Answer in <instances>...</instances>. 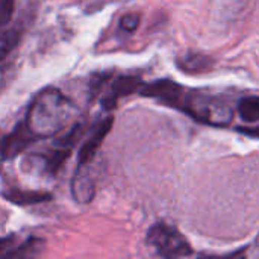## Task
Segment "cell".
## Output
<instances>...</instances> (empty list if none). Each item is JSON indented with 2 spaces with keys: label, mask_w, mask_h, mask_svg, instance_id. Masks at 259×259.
<instances>
[{
  "label": "cell",
  "mask_w": 259,
  "mask_h": 259,
  "mask_svg": "<svg viewBox=\"0 0 259 259\" xmlns=\"http://www.w3.org/2000/svg\"><path fill=\"white\" fill-rule=\"evenodd\" d=\"M147 243L164 259H182L193 253L188 240L167 223L153 225L147 232Z\"/></svg>",
  "instance_id": "obj_3"
},
{
  "label": "cell",
  "mask_w": 259,
  "mask_h": 259,
  "mask_svg": "<svg viewBox=\"0 0 259 259\" xmlns=\"http://www.w3.org/2000/svg\"><path fill=\"white\" fill-rule=\"evenodd\" d=\"M15 244V235H9L6 238H0V259L3 258Z\"/></svg>",
  "instance_id": "obj_15"
},
{
  "label": "cell",
  "mask_w": 259,
  "mask_h": 259,
  "mask_svg": "<svg viewBox=\"0 0 259 259\" xmlns=\"http://www.w3.org/2000/svg\"><path fill=\"white\" fill-rule=\"evenodd\" d=\"M238 114L246 123H256L259 120V99L258 96L244 97L238 103Z\"/></svg>",
  "instance_id": "obj_11"
},
{
  "label": "cell",
  "mask_w": 259,
  "mask_h": 259,
  "mask_svg": "<svg viewBox=\"0 0 259 259\" xmlns=\"http://www.w3.org/2000/svg\"><path fill=\"white\" fill-rule=\"evenodd\" d=\"M44 247V240L30 237L23 244L12 247L2 259H36Z\"/></svg>",
  "instance_id": "obj_10"
},
{
  "label": "cell",
  "mask_w": 259,
  "mask_h": 259,
  "mask_svg": "<svg viewBox=\"0 0 259 259\" xmlns=\"http://www.w3.org/2000/svg\"><path fill=\"white\" fill-rule=\"evenodd\" d=\"M214 65V59H211L206 55L202 53H196V52H188L185 55H182L181 58H178V67L190 74H200V73H206L212 68Z\"/></svg>",
  "instance_id": "obj_9"
},
{
  "label": "cell",
  "mask_w": 259,
  "mask_h": 259,
  "mask_svg": "<svg viewBox=\"0 0 259 259\" xmlns=\"http://www.w3.org/2000/svg\"><path fill=\"white\" fill-rule=\"evenodd\" d=\"M71 194L73 199L80 205L90 203L96 196V184L83 167H79V170L74 173L71 181Z\"/></svg>",
  "instance_id": "obj_7"
},
{
  "label": "cell",
  "mask_w": 259,
  "mask_h": 259,
  "mask_svg": "<svg viewBox=\"0 0 259 259\" xmlns=\"http://www.w3.org/2000/svg\"><path fill=\"white\" fill-rule=\"evenodd\" d=\"M138 24H140V15L137 12H129V14H124L121 18H120V27L121 30L124 32H135L138 29Z\"/></svg>",
  "instance_id": "obj_13"
},
{
  "label": "cell",
  "mask_w": 259,
  "mask_h": 259,
  "mask_svg": "<svg viewBox=\"0 0 259 259\" xmlns=\"http://www.w3.org/2000/svg\"><path fill=\"white\" fill-rule=\"evenodd\" d=\"M15 3L12 0H0V27L8 24L14 15Z\"/></svg>",
  "instance_id": "obj_14"
},
{
  "label": "cell",
  "mask_w": 259,
  "mask_h": 259,
  "mask_svg": "<svg viewBox=\"0 0 259 259\" xmlns=\"http://www.w3.org/2000/svg\"><path fill=\"white\" fill-rule=\"evenodd\" d=\"M35 141H36V138L27 131L24 121H21L12 129V132H9L2 140L0 156H2V159H8V161L14 159Z\"/></svg>",
  "instance_id": "obj_6"
},
{
  "label": "cell",
  "mask_w": 259,
  "mask_h": 259,
  "mask_svg": "<svg viewBox=\"0 0 259 259\" xmlns=\"http://www.w3.org/2000/svg\"><path fill=\"white\" fill-rule=\"evenodd\" d=\"M76 111V106L67 96L59 90L49 87L29 105L24 124L36 140L49 138L65 129Z\"/></svg>",
  "instance_id": "obj_1"
},
{
  "label": "cell",
  "mask_w": 259,
  "mask_h": 259,
  "mask_svg": "<svg viewBox=\"0 0 259 259\" xmlns=\"http://www.w3.org/2000/svg\"><path fill=\"white\" fill-rule=\"evenodd\" d=\"M170 106L184 111L187 115H190L199 123L215 127L228 126L234 118V109L231 103L222 96L203 91H190L184 87L181 88Z\"/></svg>",
  "instance_id": "obj_2"
},
{
  "label": "cell",
  "mask_w": 259,
  "mask_h": 259,
  "mask_svg": "<svg viewBox=\"0 0 259 259\" xmlns=\"http://www.w3.org/2000/svg\"><path fill=\"white\" fill-rule=\"evenodd\" d=\"M20 41V32L17 29L0 30V61L8 58V55L17 47Z\"/></svg>",
  "instance_id": "obj_12"
},
{
  "label": "cell",
  "mask_w": 259,
  "mask_h": 259,
  "mask_svg": "<svg viewBox=\"0 0 259 259\" xmlns=\"http://www.w3.org/2000/svg\"><path fill=\"white\" fill-rule=\"evenodd\" d=\"M2 197L8 200L9 203H14L17 206H30L38 205L52 200L50 193L44 191H24L20 188H8L2 191Z\"/></svg>",
  "instance_id": "obj_8"
},
{
  "label": "cell",
  "mask_w": 259,
  "mask_h": 259,
  "mask_svg": "<svg viewBox=\"0 0 259 259\" xmlns=\"http://www.w3.org/2000/svg\"><path fill=\"white\" fill-rule=\"evenodd\" d=\"M143 80L140 76H132V74H126V76H118L115 77L111 85H109V90L106 91L105 97L102 99V106L106 109V111H112L117 108L118 105V100L124 96H129V94H134L137 91L141 90L143 87Z\"/></svg>",
  "instance_id": "obj_5"
},
{
  "label": "cell",
  "mask_w": 259,
  "mask_h": 259,
  "mask_svg": "<svg viewBox=\"0 0 259 259\" xmlns=\"http://www.w3.org/2000/svg\"><path fill=\"white\" fill-rule=\"evenodd\" d=\"M202 259H246L243 253H232L228 256H202Z\"/></svg>",
  "instance_id": "obj_16"
},
{
  "label": "cell",
  "mask_w": 259,
  "mask_h": 259,
  "mask_svg": "<svg viewBox=\"0 0 259 259\" xmlns=\"http://www.w3.org/2000/svg\"><path fill=\"white\" fill-rule=\"evenodd\" d=\"M112 124H114V117H106V118L97 121L91 127L87 140L82 143V146L79 149V153H77L79 167H85L87 164H90L93 161V158L96 156L99 147L102 146V143L105 141V138L111 132Z\"/></svg>",
  "instance_id": "obj_4"
},
{
  "label": "cell",
  "mask_w": 259,
  "mask_h": 259,
  "mask_svg": "<svg viewBox=\"0 0 259 259\" xmlns=\"http://www.w3.org/2000/svg\"><path fill=\"white\" fill-rule=\"evenodd\" d=\"M5 85H6V71L0 70V91L5 88Z\"/></svg>",
  "instance_id": "obj_17"
}]
</instances>
